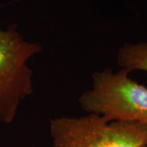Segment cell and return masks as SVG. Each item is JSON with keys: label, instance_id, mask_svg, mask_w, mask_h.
Here are the masks:
<instances>
[{"label": "cell", "instance_id": "cell-1", "mask_svg": "<svg viewBox=\"0 0 147 147\" xmlns=\"http://www.w3.org/2000/svg\"><path fill=\"white\" fill-rule=\"evenodd\" d=\"M79 106L88 114L109 121L147 123V88L120 69L105 68L92 74V86L79 99Z\"/></svg>", "mask_w": 147, "mask_h": 147}, {"label": "cell", "instance_id": "cell-2", "mask_svg": "<svg viewBox=\"0 0 147 147\" xmlns=\"http://www.w3.org/2000/svg\"><path fill=\"white\" fill-rule=\"evenodd\" d=\"M53 147H145L147 123L109 121L96 114L50 120Z\"/></svg>", "mask_w": 147, "mask_h": 147}, {"label": "cell", "instance_id": "cell-3", "mask_svg": "<svg viewBox=\"0 0 147 147\" xmlns=\"http://www.w3.org/2000/svg\"><path fill=\"white\" fill-rule=\"evenodd\" d=\"M41 51L39 43L24 39L16 24L0 30V122L11 123L21 101L34 92L28 62Z\"/></svg>", "mask_w": 147, "mask_h": 147}, {"label": "cell", "instance_id": "cell-4", "mask_svg": "<svg viewBox=\"0 0 147 147\" xmlns=\"http://www.w3.org/2000/svg\"><path fill=\"white\" fill-rule=\"evenodd\" d=\"M117 64L128 73L137 70L147 73V42H124L118 50Z\"/></svg>", "mask_w": 147, "mask_h": 147}, {"label": "cell", "instance_id": "cell-5", "mask_svg": "<svg viewBox=\"0 0 147 147\" xmlns=\"http://www.w3.org/2000/svg\"><path fill=\"white\" fill-rule=\"evenodd\" d=\"M145 147H147V142H146V146H145Z\"/></svg>", "mask_w": 147, "mask_h": 147}]
</instances>
